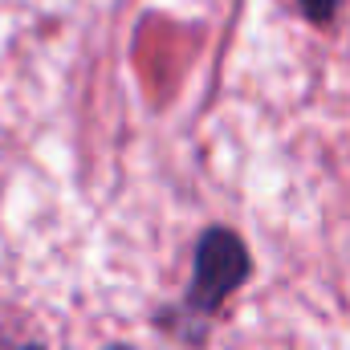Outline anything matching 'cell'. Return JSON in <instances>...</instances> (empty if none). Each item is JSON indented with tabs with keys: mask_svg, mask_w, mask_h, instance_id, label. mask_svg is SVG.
Listing matches in <instances>:
<instances>
[{
	"mask_svg": "<svg viewBox=\"0 0 350 350\" xmlns=\"http://www.w3.org/2000/svg\"><path fill=\"white\" fill-rule=\"evenodd\" d=\"M191 269H196L191 273V285L175 301L172 314H163V326L175 330L179 342H187V347L196 342L200 347L204 334H208V326H212V318L224 310V301L241 285H249V277H253V253H249V245L232 228L212 224L196 241Z\"/></svg>",
	"mask_w": 350,
	"mask_h": 350,
	"instance_id": "1",
	"label": "cell"
},
{
	"mask_svg": "<svg viewBox=\"0 0 350 350\" xmlns=\"http://www.w3.org/2000/svg\"><path fill=\"white\" fill-rule=\"evenodd\" d=\"M297 4H301L306 21L318 25V29H326V25L338 16V8H342V0H297Z\"/></svg>",
	"mask_w": 350,
	"mask_h": 350,
	"instance_id": "2",
	"label": "cell"
},
{
	"mask_svg": "<svg viewBox=\"0 0 350 350\" xmlns=\"http://www.w3.org/2000/svg\"><path fill=\"white\" fill-rule=\"evenodd\" d=\"M0 350H45V347H37V342H4L0 338Z\"/></svg>",
	"mask_w": 350,
	"mask_h": 350,
	"instance_id": "3",
	"label": "cell"
},
{
	"mask_svg": "<svg viewBox=\"0 0 350 350\" xmlns=\"http://www.w3.org/2000/svg\"><path fill=\"white\" fill-rule=\"evenodd\" d=\"M102 350H135V347H126V342H114V347H102Z\"/></svg>",
	"mask_w": 350,
	"mask_h": 350,
	"instance_id": "4",
	"label": "cell"
}]
</instances>
